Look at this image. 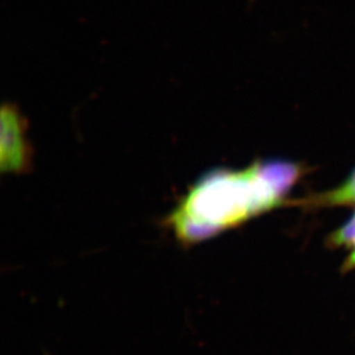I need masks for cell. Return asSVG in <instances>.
Instances as JSON below:
<instances>
[{
  "label": "cell",
  "instance_id": "obj_1",
  "mask_svg": "<svg viewBox=\"0 0 355 355\" xmlns=\"http://www.w3.org/2000/svg\"><path fill=\"white\" fill-rule=\"evenodd\" d=\"M302 171L298 164L279 161L208 171L178 200L166 223L182 244L206 241L284 204Z\"/></svg>",
  "mask_w": 355,
  "mask_h": 355
},
{
  "label": "cell",
  "instance_id": "obj_2",
  "mask_svg": "<svg viewBox=\"0 0 355 355\" xmlns=\"http://www.w3.org/2000/svg\"><path fill=\"white\" fill-rule=\"evenodd\" d=\"M27 121L12 104L1 108L0 168L3 174L27 173L33 152L28 141Z\"/></svg>",
  "mask_w": 355,
  "mask_h": 355
},
{
  "label": "cell",
  "instance_id": "obj_3",
  "mask_svg": "<svg viewBox=\"0 0 355 355\" xmlns=\"http://www.w3.org/2000/svg\"><path fill=\"white\" fill-rule=\"evenodd\" d=\"M355 202V171L349 180L334 191L318 193L312 197L292 201L291 205L305 206V207H329V206H343Z\"/></svg>",
  "mask_w": 355,
  "mask_h": 355
},
{
  "label": "cell",
  "instance_id": "obj_4",
  "mask_svg": "<svg viewBox=\"0 0 355 355\" xmlns=\"http://www.w3.org/2000/svg\"><path fill=\"white\" fill-rule=\"evenodd\" d=\"M329 244L334 248L345 246V248H351V253H349V259L346 260L343 272H347V270L355 268V214L349 222H346L345 225H343L342 228L336 230L330 236Z\"/></svg>",
  "mask_w": 355,
  "mask_h": 355
}]
</instances>
